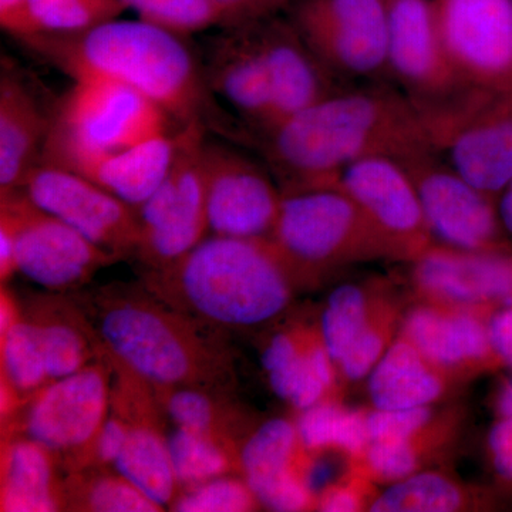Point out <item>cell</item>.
<instances>
[{
	"label": "cell",
	"mask_w": 512,
	"mask_h": 512,
	"mask_svg": "<svg viewBox=\"0 0 512 512\" xmlns=\"http://www.w3.org/2000/svg\"><path fill=\"white\" fill-rule=\"evenodd\" d=\"M431 5L461 86L512 89V0H431Z\"/></svg>",
	"instance_id": "13"
},
{
	"label": "cell",
	"mask_w": 512,
	"mask_h": 512,
	"mask_svg": "<svg viewBox=\"0 0 512 512\" xmlns=\"http://www.w3.org/2000/svg\"><path fill=\"white\" fill-rule=\"evenodd\" d=\"M50 116L15 73L0 77V195L19 191L40 163Z\"/></svg>",
	"instance_id": "26"
},
{
	"label": "cell",
	"mask_w": 512,
	"mask_h": 512,
	"mask_svg": "<svg viewBox=\"0 0 512 512\" xmlns=\"http://www.w3.org/2000/svg\"><path fill=\"white\" fill-rule=\"evenodd\" d=\"M407 265L414 301L491 315L512 305V248L468 251L437 242Z\"/></svg>",
	"instance_id": "18"
},
{
	"label": "cell",
	"mask_w": 512,
	"mask_h": 512,
	"mask_svg": "<svg viewBox=\"0 0 512 512\" xmlns=\"http://www.w3.org/2000/svg\"><path fill=\"white\" fill-rule=\"evenodd\" d=\"M491 406L495 417H512V379L500 383L493 394Z\"/></svg>",
	"instance_id": "50"
},
{
	"label": "cell",
	"mask_w": 512,
	"mask_h": 512,
	"mask_svg": "<svg viewBox=\"0 0 512 512\" xmlns=\"http://www.w3.org/2000/svg\"><path fill=\"white\" fill-rule=\"evenodd\" d=\"M18 40L72 80L126 84L153 100L180 126L200 121L208 130L234 140H251L247 128L221 110L205 79L201 57L188 45L187 36L146 20L117 18L82 32Z\"/></svg>",
	"instance_id": "2"
},
{
	"label": "cell",
	"mask_w": 512,
	"mask_h": 512,
	"mask_svg": "<svg viewBox=\"0 0 512 512\" xmlns=\"http://www.w3.org/2000/svg\"><path fill=\"white\" fill-rule=\"evenodd\" d=\"M153 390L165 419L174 426L207 434L239 451L258 423L234 394L185 387H153Z\"/></svg>",
	"instance_id": "31"
},
{
	"label": "cell",
	"mask_w": 512,
	"mask_h": 512,
	"mask_svg": "<svg viewBox=\"0 0 512 512\" xmlns=\"http://www.w3.org/2000/svg\"><path fill=\"white\" fill-rule=\"evenodd\" d=\"M208 128L184 124L170 170L157 190L137 208L140 242L136 258L144 269L163 268L197 247L210 234L202 147Z\"/></svg>",
	"instance_id": "8"
},
{
	"label": "cell",
	"mask_w": 512,
	"mask_h": 512,
	"mask_svg": "<svg viewBox=\"0 0 512 512\" xmlns=\"http://www.w3.org/2000/svg\"><path fill=\"white\" fill-rule=\"evenodd\" d=\"M140 282L178 311L227 333L268 328L306 289L271 238L220 235L173 264L144 269Z\"/></svg>",
	"instance_id": "4"
},
{
	"label": "cell",
	"mask_w": 512,
	"mask_h": 512,
	"mask_svg": "<svg viewBox=\"0 0 512 512\" xmlns=\"http://www.w3.org/2000/svg\"><path fill=\"white\" fill-rule=\"evenodd\" d=\"M367 409H350L342 399H329L296 413L303 446L316 457L335 453L353 460L370 444Z\"/></svg>",
	"instance_id": "34"
},
{
	"label": "cell",
	"mask_w": 512,
	"mask_h": 512,
	"mask_svg": "<svg viewBox=\"0 0 512 512\" xmlns=\"http://www.w3.org/2000/svg\"><path fill=\"white\" fill-rule=\"evenodd\" d=\"M387 278L346 282L329 293L318 311L320 330L336 367L357 336L399 298Z\"/></svg>",
	"instance_id": "33"
},
{
	"label": "cell",
	"mask_w": 512,
	"mask_h": 512,
	"mask_svg": "<svg viewBox=\"0 0 512 512\" xmlns=\"http://www.w3.org/2000/svg\"><path fill=\"white\" fill-rule=\"evenodd\" d=\"M289 19L340 82L389 77L387 0H296Z\"/></svg>",
	"instance_id": "9"
},
{
	"label": "cell",
	"mask_w": 512,
	"mask_h": 512,
	"mask_svg": "<svg viewBox=\"0 0 512 512\" xmlns=\"http://www.w3.org/2000/svg\"><path fill=\"white\" fill-rule=\"evenodd\" d=\"M224 13L228 28L249 25L288 13L296 0H208Z\"/></svg>",
	"instance_id": "45"
},
{
	"label": "cell",
	"mask_w": 512,
	"mask_h": 512,
	"mask_svg": "<svg viewBox=\"0 0 512 512\" xmlns=\"http://www.w3.org/2000/svg\"><path fill=\"white\" fill-rule=\"evenodd\" d=\"M427 224L439 244L468 251L512 248L498 214L497 200L478 190L436 151L403 160Z\"/></svg>",
	"instance_id": "11"
},
{
	"label": "cell",
	"mask_w": 512,
	"mask_h": 512,
	"mask_svg": "<svg viewBox=\"0 0 512 512\" xmlns=\"http://www.w3.org/2000/svg\"><path fill=\"white\" fill-rule=\"evenodd\" d=\"M178 130L173 134L154 138L141 146L111 153L84 150L43 151L40 163L57 165L82 175L120 200L138 208L157 190L170 170L177 150Z\"/></svg>",
	"instance_id": "24"
},
{
	"label": "cell",
	"mask_w": 512,
	"mask_h": 512,
	"mask_svg": "<svg viewBox=\"0 0 512 512\" xmlns=\"http://www.w3.org/2000/svg\"><path fill=\"white\" fill-rule=\"evenodd\" d=\"M333 187L345 192L389 242L396 262L410 264L437 244L412 178L399 160L370 157L343 168Z\"/></svg>",
	"instance_id": "16"
},
{
	"label": "cell",
	"mask_w": 512,
	"mask_h": 512,
	"mask_svg": "<svg viewBox=\"0 0 512 512\" xmlns=\"http://www.w3.org/2000/svg\"><path fill=\"white\" fill-rule=\"evenodd\" d=\"M272 242L306 289L343 268L396 262L389 242L336 187L284 194Z\"/></svg>",
	"instance_id": "5"
},
{
	"label": "cell",
	"mask_w": 512,
	"mask_h": 512,
	"mask_svg": "<svg viewBox=\"0 0 512 512\" xmlns=\"http://www.w3.org/2000/svg\"><path fill=\"white\" fill-rule=\"evenodd\" d=\"M120 0H26L15 39L33 35H66L121 18Z\"/></svg>",
	"instance_id": "38"
},
{
	"label": "cell",
	"mask_w": 512,
	"mask_h": 512,
	"mask_svg": "<svg viewBox=\"0 0 512 512\" xmlns=\"http://www.w3.org/2000/svg\"><path fill=\"white\" fill-rule=\"evenodd\" d=\"M440 407L423 406L410 409L382 410L370 406L366 410L367 430L373 441L399 440L426 426L439 413Z\"/></svg>",
	"instance_id": "44"
},
{
	"label": "cell",
	"mask_w": 512,
	"mask_h": 512,
	"mask_svg": "<svg viewBox=\"0 0 512 512\" xmlns=\"http://www.w3.org/2000/svg\"><path fill=\"white\" fill-rule=\"evenodd\" d=\"M201 60L211 92L237 111L251 144L255 136L274 127L271 79L251 23L222 28V35L208 42Z\"/></svg>",
	"instance_id": "22"
},
{
	"label": "cell",
	"mask_w": 512,
	"mask_h": 512,
	"mask_svg": "<svg viewBox=\"0 0 512 512\" xmlns=\"http://www.w3.org/2000/svg\"><path fill=\"white\" fill-rule=\"evenodd\" d=\"M211 235L269 238L281 211V187L241 151L207 136L202 147Z\"/></svg>",
	"instance_id": "15"
},
{
	"label": "cell",
	"mask_w": 512,
	"mask_h": 512,
	"mask_svg": "<svg viewBox=\"0 0 512 512\" xmlns=\"http://www.w3.org/2000/svg\"><path fill=\"white\" fill-rule=\"evenodd\" d=\"M173 121L167 111L126 84L107 79L73 80L50 114L43 151L128 150L175 133L171 131Z\"/></svg>",
	"instance_id": "7"
},
{
	"label": "cell",
	"mask_w": 512,
	"mask_h": 512,
	"mask_svg": "<svg viewBox=\"0 0 512 512\" xmlns=\"http://www.w3.org/2000/svg\"><path fill=\"white\" fill-rule=\"evenodd\" d=\"M19 309L33 330L52 382L100 359L93 328L69 293H30Z\"/></svg>",
	"instance_id": "25"
},
{
	"label": "cell",
	"mask_w": 512,
	"mask_h": 512,
	"mask_svg": "<svg viewBox=\"0 0 512 512\" xmlns=\"http://www.w3.org/2000/svg\"><path fill=\"white\" fill-rule=\"evenodd\" d=\"M0 210L8 212L15 228L16 271L47 292L79 291L100 269L120 261L22 191L0 195Z\"/></svg>",
	"instance_id": "10"
},
{
	"label": "cell",
	"mask_w": 512,
	"mask_h": 512,
	"mask_svg": "<svg viewBox=\"0 0 512 512\" xmlns=\"http://www.w3.org/2000/svg\"><path fill=\"white\" fill-rule=\"evenodd\" d=\"M366 380L370 406L382 410L437 406L461 387L402 330Z\"/></svg>",
	"instance_id": "27"
},
{
	"label": "cell",
	"mask_w": 512,
	"mask_h": 512,
	"mask_svg": "<svg viewBox=\"0 0 512 512\" xmlns=\"http://www.w3.org/2000/svg\"><path fill=\"white\" fill-rule=\"evenodd\" d=\"M16 238L8 212L0 210V279L2 284L16 274Z\"/></svg>",
	"instance_id": "48"
},
{
	"label": "cell",
	"mask_w": 512,
	"mask_h": 512,
	"mask_svg": "<svg viewBox=\"0 0 512 512\" xmlns=\"http://www.w3.org/2000/svg\"><path fill=\"white\" fill-rule=\"evenodd\" d=\"M19 191L120 259L136 255L140 242L137 208L93 181L66 168L39 163Z\"/></svg>",
	"instance_id": "14"
},
{
	"label": "cell",
	"mask_w": 512,
	"mask_h": 512,
	"mask_svg": "<svg viewBox=\"0 0 512 512\" xmlns=\"http://www.w3.org/2000/svg\"><path fill=\"white\" fill-rule=\"evenodd\" d=\"M497 507V495L488 488L429 468L396 483L384 485L370 512L488 511Z\"/></svg>",
	"instance_id": "32"
},
{
	"label": "cell",
	"mask_w": 512,
	"mask_h": 512,
	"mask_svg": "<svg viewBox=\"0 0 512 512\" xmlns=\"http://www.w3.org/2000/svg\"><path fill=\"white\" fill-rule=\"evenodd\" d=\"M138 19L178 35L191 36L212 28H228V20L208 0H120Z\"/></svg>",
	"instance_id": "40"
},
{
	"label": "cell",
	"mask_w": 512,
	"mask_h": 512,
	"mask_svg": "<svg viewBox=\"0 0 512 512\" xmlns=\"http://www.w3.org/2000/svg\"><path fill=\"white\" fill-rule=\"evenodd\" d=\"M25 5L26 0H0V26L10 36L18 33Z\"/></svg>",
	"instance_id": "49"
},
{
	"label": "cell",
	"mask_w": 512,
	"mask_h": 512,
	"mask_svg": "<svg viewBox=\"0 0 512 512\" xmlns=\"http://www.w3.org/2000/svg\"><path fill=\"white\" fill-rule=\"evenodd\" d=\"M291 311L264 329L261 363L272 392L298 413L325 400L342 399L343 384L318 313Z\"/></svg>",
	"instance_id": "17"
},
{
	"label": "cell",
	"mask_w": 512,
	"mask_h": 512,
	"mask_svg": "<svg viewBox=\"0 0 512 512\" xmlns=\"http://www.w3.org/2000/svg\"><path fill=\"white\" fill-rule=\"evenodd\" d=\"M487 454L497 480L512 487V417H497L487 437Z\"/></svg>",
	"instance_id": "46"
},
{
	"label": "cell",
	"mask_w": 512,
	"mask_h": 512,
	"mask_svg": "<svg viewBox=\"0 0 512 512\" xmlns=\"http://www.w3.org/2000/svg\"><path fill=\"white\" fill-rule=\"evenodd\" d=\"M89 320L100 353L151 387L237 396V353L229 333L178 311L140 281L69 293Z\"/></svg>",
	"instance_id": "3"
},
{
	"label": "cell",
	"mask_w": 512,
	"mask_h": 512,
	"mask_svg": "<svg viewBox=\"0 0 512 512\" xmlns=\"http://www.w3.org/2000/svg\"><path fill=\"white\" fill-rule=\"evenodd\" d=\"M490 319L487 312L414 301L400 330L431 363L463 386L503 370L491 340Z\"/></svg>",
	"instance_id": "20"
},
{
	"label": "cell",
	"mask_w": 512,
	"mask_h": 512,
	"mask_svg": "<svg viewBox=\"0 0 512 512\" xmlns=\"http://www.w3.org/2000/svg\"><path fill=\"white\" fill-rule=\"evenodd\" d=\"M63 471L49 448L22 434L2 441L0 511H63Z\"/></svg>",
	"instance_id": "29"
},
{
	"label": "cell",
	"mask_w": 512,
	"mask_h": 512,
	"mask_svg": "<svg viewBox=\"0 0 512 512\" xmlns=\"http://www.w3.org/2000/svg\"><path fill=\"white\" fill-rule=\"evenodd\" d=\"M416 106L433 150L498 200L512 181V89L463 87Z\"/></svg>",
	"instance_id": "6"
},
{
	"label": "cell",
	"mask_w": 512,
	"mask_h": 512,
	"mask_svg": "<svg viewBox=\"0 0 512 512\" xmlns=\"http://www.w3.org/2000/svg\"><path fill=\"white\" fill-rule=\"evenodd\" d=\"M264 510L247 481L239 474L214 478L178 493L170 511L251 512Z\"/></svg>",
	"instance_id": "41"
},
{
	"label": "cell",
	"mask_w": 512,
	"mask_h": 512,
	"mask_svg": "<svg viewBox=\"0 0 512 512\" xmlns=\"http://www.w3.org/2000/svg\"><path fill=\"white\" fill-rule=\"evenodd\" d=\"M377 487L379 485L373 483L363 471L348 463L342 476L319 488L316 494V511H369L379 494Z\"/></svg>",
	"instance_id": "42"
},
{
	"label": "cell",
	"mask_w": 512,
	"mask_h": 512,
	"mask_svg": "<svg viewBox=\"0 0 512 512\" xmlns=\"http://www.w3.org/2000/svg\"><path fill=\"white\" fill-rule=\"evenodd\" d=\"M498 214L503 224L505 234L512 241V181L507 188L501 192L497 200Z\"/></svg>",
	"instance_id": "51"
},
{
	"label": "cell",
	"mask_w": 512,
	"mask_h": 512,
	"mask_svg": "<svg viewBox=\"0 0 512 512\" xmlns=\"http://www.w3.org/2000/svg\"><path fill=\"white\" fill-rule=\"evenodd\" d=\"M2 343V423L19 406H25L52 379L28 320L20 313L13 325L0 333Z\"/></svg>",
	"instance_id": "35"
},
{
	"label": "cell",
	"mask_w": 512,
	"mask_h": 512,
	"mask_svg": "<svg viewBox=\"0 0 512 512\" xmlns=\"http://www.w3.org/2000/svg\"><path fill=\"white\" fill-rule=\"evenodd\" d=\"M124 419L130 430L114 468L164 511H170L180 488L163 430V410Z\"/></svg>",
	"instance_id": "30"
},
{
	"label": "cell",
	"mask_w": 512,
	"mask_h": 512,
	"mask_svg": "<svg viewBox=\"0 0 512 512\" xmlns=\"http://www.w3.org/2000/svg\"><path fill=\"white\" fill-rule=\"evenodd\" d=\"M241 476L262 508L278 512L316 511L313 488L319 457L303 446L295 417L258 421L242 443Z\"/></svg>",
	"instance_id": "19"
},
{
	"label": "cell",
	"mask_w": 512,
	"mask_h": 512,
	"mask_svg": "<svg viewBox=\"0 0 512 512\" xmlns=\"http://www.w3.org/2000/svg\"><path fill=\"white\" fill-rule=\"evenodd\" d=\"M128 430H130V423L121 414L110 410L109 417L104 421L92 443L67 464L63 470L64 473L92 467L114 468L126 443Z\"/></svg>",
	"instance_id": "43"
},
{
	"label": "cell",
	"mask_w": 512,
	"mask_h": 512,
	"mask_svg": "<svg viewBox=\"0 0 512 512\" xmlns=\"http://www.w3.org/2000/svg\"><path fill=\"white\" fill-rule=\"evenodd\" d=\"M174 427L167 436V444L180 491L229 474L241 476L238 448L198 431Z\"/></svg>",
	"instance_id": "37"
},
{
	"label": "cell",
	"mask_w": 512,
	"mask_h": 512,
	"mask_svg": "<svg viewBox=\"0 0 512 512\" xmlns=\"http://www.w3.org/2000/svg\"><path fill=\"white\" fill-rule=\"evenodd\" d=\"M389 77L417 104L463 89L441 45L431 0H387Z\"/></svg>",
	"instance_id": "21"
},
{
	"label": "cell",
	"mask_w": 512,
	"mask_h": 512,
	"mask_svg": "<svg viewBox=\"0 0 512 512\" xmlns=\"http://www.w3.org/2000/svg\"><path fill=\"white\" fill-rule=\"evenodd\" d=\"M490 332L501 367L512 372V305L498 309L491 315Z\"/></svg>",
	"instance_id": "47"
},
{
	"label": "cell",
	"mask_w": 512,
	"mask_h": 512,
	"mask_svg": "<svg viewBox=\"0 0 512 512\" xmlns=\"http://www.w3.org/2000/svg\"><path fill=\"white\" fill-rule=\"evenodd\" d=\"M409 306L402 296L390 305L352 343L346 355L338 363V372L343 386L367 379L386 350L399 336L404 315Z\"/></svg>",
	"instance_id": "39"
},
{
	"label": "cell",
	"mask_w": 512,
	"mask_h": 512,
	"mask_svg": "<svg viewBox=\"0 0 512 512\" xmlns=\"http://www.w3.org/2000/svg\"><path fill=\"white\" fill-rule=\"evenodd\" d=\"M251 26L271 79L274 127L350 86L340 82L323 66L291 19L275 16L251 23Z\"/></svg>",
	"instance_id": "23"
},
{
	"label": "cell",
	"mask_w": 512,
	"mask_h": 512,
	"mask_svg": "<svg viewBox=\"0 0 512 512\" xmlns=\"http://www.w3.org/2000/svg\"><path fill=\"white\" fill-rule=\"evenodd\" d=\"M464 417L461 407H440L436 417L420 430L399 440L373 441L362 456L348 463L377 485L393 484L429 470L456 447Z\"/></svg>",
	"instance_id": "28"
},
{
	"label": "cell",
	"mask_w": 512,
	"mask_h": 512,
	"mask_svg": "<svg viewBox=\"0 0 512 512\" xmlns=\"http://www.w3.org/2000/svg\"><path fill=\"white\" fill-rule=\"evenodd\" d=\"M62 503L63 511H164L116 468L92 467L64 473Z\"/></svg>",
	"instance_id": "36"
},
{
	"label": "cell",
	"mask_w": 512,
	"mask_h": 512,
	"mask_svg": "<svg viewBox=\"0 0 512 512\" xmlns=\"http://www.w3.org/2000/svg\"><path fill=\"white\" fill-rule=\"evenodd\" d=\"M111 369L104 357L53 380L23 406L22 434L49 448L62 471L97 436L110 414Z\"/></svg>",
	"instance_id": "12"
},
{
	"label": "cell",
	"mask_w": 512,
	"mask_h": 512,
	"mask_svg": "<svg viewBox=\"0 0 512 512\" xmlns=\"http://www.w3.org/2000/svg\"><path fill=\"white\" fill-rule=\"evenodd\" d=\"M252 144L282 194L333 187L343 168L365 158L403 160L433 150L419 107L384 82L350 84L254 137Z\"/></svg>",
	"instance_id": "1"
}]
</instances>
